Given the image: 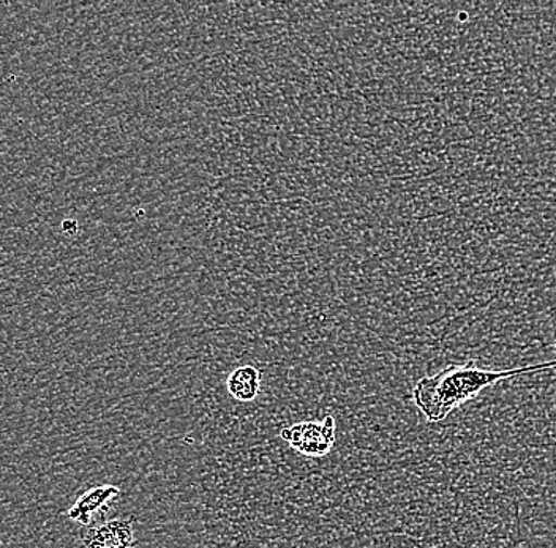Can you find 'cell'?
Returning <instances> with one entry per match:
<instances>
[{
	"instance_id": "cell-5",
	"label": "cell",
	"mask_w": 556,
	"mask_h": 548,
	"mask_svg": "<svg viewBox=\"0 0 556 548\" xmlns=\"http://www.w3.org/2000/svg\"><path fill=\"white\" fill-rule=\"evenodd\" d=\"M226 390L235 400L250 404L256 400L261 391V372L250 364L236 367L226 380Z\"/></svg>"
},
{
	"instance_id": "cell-1",
	"label": "cell",
	"mask_w": 556,
	"mask_h": 548,
	"mask_svg": "<svg viewBox=\"0 0 556 548\" xmlns=\"http://www.w3.org/2000/svg\"><path fill=\"white\" fill-rule=\"evenodd\" d=\"M556 369V359L517 369L495 370L478 364H451L440 372L417 381L413 400L429 422H441L454 409L478 397L481 392L503 380Z\"/></svg>"
},
{
	"instance_id": "cell-2",
	"label": "cell",
	"mask_w": 556,
	"mask_h": 548,
	"mask_svg": "<svg viewBox=\"0 0 556 548\" xmlns=\"http://www.w3.org/2000/svg\"><path fill=\"white\" fill-rule=\"evenodd\" d=\"M280 438L301 456L311 459L328 456L336 444V419L333 416H326L321 422H298L281 430Z\"/></svg>"
},
{
	"instance_id": "cell-3",
	"label": "cell",
	"mask_w": 556,
	"mask_h": 548,
	"mask_svg": "<svg viewBox=\"0 0 556 548\" xmlns=\"http://www.w3.org/2000/svg\"><path fill=\"white\" fill-rule=\"evenodd\" d=\"M85 548H134V522L124 517L106 520L100 525L92 526L83 534Z\"/></svg>"
},
{
	"instance_id": "cell-7",
	"label": "cell",
	"mask_w": 556,
	"mask_h": 548,
	"mask_svg": "<svg viewBox=\"0 0 556 548\" xmlns=\"http://www.w3.org/2000/svg\"><path fill=\"white\" fill-rule=\"evenodd\" d=\"M555 354H556V342H555Z\"/></svg>"
},
{
	"instance_id": "cell-6",
	"label": "cell",
	"mask_w": 556,
	"mask_h": 548,
	"mask_svg": "<svg viewBox=\"0 0 556 548\" xmlns=\"http://www.w3.org/2000/svg\"><path fill=\"white\" fill-rule=\"evenodd\" d=\"M75 228H78V224H76V221L65 220L64 224H62V230L70 232V234L75 232Z\"/></svg>"
},
{
	"instance_id": "cell-4",
	"label": "cell",
	"mask_w": 556,
	"mask_h": 548,
	"mask_svg": "<svg viewBox=\"0 0 556 548\" xmlns=\"http://www.w3.org/2000/svg\"><path fill=\"white\" fill-rule=\"evenodd\" d=\"M119 495L121 488L116 485H100V487L90 488L76 499L75 505L68 509L67 517L73 522L89 526L93 513L102 511L108 502L113 501Z\"/></svg>"
}]
</instances>
